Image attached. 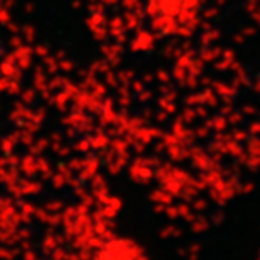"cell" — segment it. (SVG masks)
Wrapping results in <instances>:
<instances>
[{
  "label": "cell",
  "instance_id": "cell-1",
  "mask_svg": "<svg viewBox=\"0 0 260 260\" xmlns=\"http://www.w3.org/2000/svg\"><path fill=\"white\" fill-rule=\"evenodd\" d=\"M95 260H145L139 252L137 245L127 242L108 243L102 252H98Z\"/></svg>",
  "mask_w": 260,
  "mask_h": 260
}]
</instances>
